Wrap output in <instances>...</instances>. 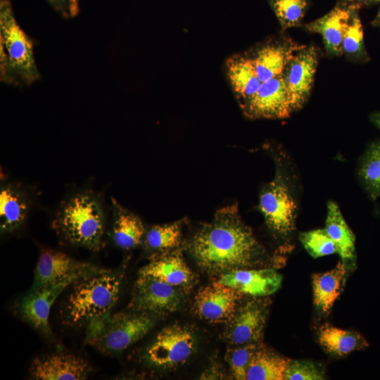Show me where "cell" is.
Returning a JSON list of instances; mask_svg holds the SVG:
<instances>
[{
	"label": "cell",
	"instance_id": "35",
	"mask_svg": "<svg viewBox=\"0 0 380 380\" xmlns=\"http://www.w3.org/2000/svg\"><path fill=\"white\" fill-rule=\"evenodd\" d=\"M344 5L359 9L362 6L369 5L380 2V0H346Z\"/></svg>",
	"mask_w": 380,
	"mask_h": 380
},
{
	"label": "cell",
	"instance_id": "26",
	"mask_svg": "<svg viewBox=\"0 0 380 380\" xmlns=\"http://www.w3.org/2000/svg\"><path fill=\"white\" fill-rule=\"evenodd\" d=\"M291 360L265 349H258L246 372V380H283Z\"/></svg>",
	"mask_w": 380,
	"mask_h": 380
},
{
	"label": "cell",
	"instance_id": "14",
	"mask_svg": "<svg viewBox=\"0 0 380 380\" xmlns=\"http://www.w3.org/2000/svg\"><path fill=\"white\" fill-rule=\"evenodd\" d=\"M96 270L89 264L78 262L65 253L53 250L42 251L35 270L32 289L55 284L77 274Z\"/></svg>",
	"mask_w": 380,
	"mask_h": 380
},
{
	"label": "cell",
	"instance_id": "37",
	"mask_svg": "<svg viewBox=\"0 0 380 380\" xmlns=\"http://www.w3.org/2000/svg\"><path fill=\"white\" fill-rule=\"evenodd\" d=\"M372 121L380 130V113H376L372 116Z\"/></svg>",
	"mask_w": 380,
	"mask_h": 380
},
{
	"label": "cell",
	"instance_id": "28",
	"mask_svg": "<svg viewBox=\"0 0 380 380\" xmlns=\"http://www.w3.org/2000/svg\"><path fill=\"white\" fill-rule=\"evenodd\" d=\"M182 227L179 222L152 226L145 234V242L150 248L168 251L181 242Z\"/></svg>",
	"mask_w": 380,
	"mask_h": 380
},
{
	"label": "cell",
	"instance_id": "7",
	"mask_svg": "<svg viewBox=\"0 0 380 380\" xmlns=\"http://www.w3.org/2000/svg\"><path fill=\"white\" fill-rule=\"evenodd\" d=\"M196 339L187 327L174 324L163 329L147 348V357L154 365L172 368L184 364L193 353Z\"/></svg>",
	"mask_w": 380,
	"mask_h": 380
},
{
	"label": "cell",
	"instance_id": "29",
	"mask_svg": "<svg viewBox=\"0 0 380 380\" xmlns=\"http://www.w3.org/2000/svg\"><path fill=\"white\" fill-rule=\"evenodd\" d=\"M282 30L300 25L308 6L307 0H268Z\"/></svg>",
	"mask_w": 380,
	"mask_h": 380
},
{
	"label": "cell",
	"instance_id": "33",
	"mask_svg": "<svg viewBox=\"0 0 380 380\" xmlns=\"http://www.w3.org/2000/svg\"><path fill=\"white\" fill-rule=\"evenodd\" d=\"M286 380H322L324 375L320 368L314 362L307 360L291 361L287 367Z\"/></svg>",
	"mask_w": 380,
	"mask_h": 380
},
{
	"label": "cell",
	"instance_id": "24",
	"mask_svg": "<svg viewBox=\"0 0 380 380\" xmlns=\"http://www.w3.org/2000/svg\"><path fill=\"white\" fill-rule=\"evenodd\" d=\"M324 229L335 243L338 253L343 262L355 258V235L343 218L338 205L333 201L327 204Z\"/></svg>",
	"mask_w": 380,
	"mask_h": 380
},
{
	"label": "cell",
	"instance_id": "32",
	"mask_svg": "<svg viewBox=\"0 0 380 380\" xmlns=\"http://www.w3.org/2000/svg\"><path fill=\"white\" fill-rule=\"evenodd\" d=\"M258 349L255 343L240 345L228 351L227 359L234 379L246 380V372L250 362Z\"/></svg>",
	"mask_w": 380,
	"mask_h": 380
},
{
	"label": "cell",
	"instance_id": "13",
	"mask_svg": "<svg viewBox=\"0 0 380 380\" xmlns=\"http://www.w3.org/2000/svg\"><path fill=\"white\" fill-rule=\"evenodd\" d=\"M267 309L261 300H252L236 310L226 331V338L240 346L258 341L262 334Z\"/></svg>",
	"mask_w": 380,
	"mask_h": 380
},
{
	"label": "cell",
	"instance_id": "1",
	"mask_svg": "<svg viewBox=\"0 0 380 380\" xmlns=\"http://www.w3.org/2000/svg\"><path fill=\"white\" fill-rule=\"evenodd\" d=\"M198 265L212 274L248 268L260 262L265 248L241 220L237 203L219 209L187 244Z\"/></svg>",
	"mask_w": 380,
	"mask_h": 380
},
{
	"label": "cell",
	"instance_id": "20",
	"mask_svg": "<svg viewBox=\"0 0 380 380\" xmlns=\"http://www.w3.org/2000/svg\"><path fill=\"white\" fill-rule=\"evenodd\" d=\"M225 68L229 82L239 105L249 100L261 85L249 56L236 54L228 58Z\"/></svg>",
	"mask_w": 380,
	"mask_h": 380
},
{
	"label": "cell",
	"instance_id": "27",
	"mask_svg": "<svg viewBox=\"0 0 380 380\" xmlns=\"http://www.w3.org/2000/svg\"><path fill=\"white\" fill-rule=\"evenodd\" d=\"M359 175L369 196H380V139L373 143L363 156Z\"/></svg>",
	"mask_w": 380,
	"mask_h": 380
},
{
	"label": "cell",
	"instance_id": "36",
	"mask_svg": "<svg viewBox=\"0 0 380 380\" xmlns=\"http://www.w3.org/2000/svg\"><path fill=\"white\" fill-rule=\"evenodd\" d=\"M80 0H68L70 17L76 16L79 13Z\"/></svg>",
	"mask_w": 380,
	"mask_h": 380
},
{
	"label": "cell",
	"instance_id": "2",
	"mask_svg": "<svg viewBox=\"0 0 380 380\" xmlns=\"http://www.w3.org/2000/svg\"><path fill=\"white\" fill-rule=\"evenodd\" d=\"M33 42L18 23L9 0L0 1V80L23 87L37 81Z\"/></svg>",
	"mask_w": 380,
	"mask_h": 380
},
{
	"label": "cell",
	"instance_id": "31",
	"mask_svg": "<svg viewBox=\"0 0 380 380\" xmlns=\"http://www.w3.org/2000/svg\"><path fill=\"white\" fill-rule=\"evenodd\" d=\"M300 240L314 258L338 253L337 247L325 229H315L300 234Z\"/></svg>",
	"mask_w": 380,
	"mask_h": 380
},
{
	"label": "cell",
	"instance_id": "15",
	"mask_svg": "<svg viewBox=\"0 0 380 380\" xmlns=\"http://www.w3.org/2000/svg\"><path fill=\"white\" fill-rule=\"evenodd\" d=\"M281 281V275L272 268L237 269L222 274L218 280L240 293L253 296L272 294L279 289Z\"/></svg>",
	"mask_w": 380,
	"mask_h": 380
},
{
	"label": "cell",
	"instance_id": "38",
	"mask_svg": "<svg viewBox=\"0 0 380 380\" xmlns=\"http://www.w3.org/2000/svg\"><path fill=\"white\" fill-rule=\"evenodd\" d=\"M373 26L379 27L380 26V9L378 11V13L376 16V18L374 19L373 22L372 23Z\"/></svg>",
	"mask_w": 380,
	"mask_h": 380
},
{
	"label": "cell",
	"instance_id": "4",
	"mask_svg": "<svg viewBox=\"0 0 380 380\" xmlns=\"http://www.w3.org/2000/svg\"><path fill=\"white\" fill-rule=\"evenodd\" d=\"M70 243L98 251L103 246L104 217L97 198L89 193L75 195L61 207L55 220Z\"/></svg>",
	"mask_w": 380,
	"mask_h": 380
},
{
	"label": "cell",
	"instance_id": "6",
	"mask_svg": "<svg viewBox=\"0 0 380 380\" xmlns=\"http://www.w3.org/2000/svg\"><path fill=\"white\" fill-rule=\"evenodd\" d=\"M281 173L277 168L274 179L262 188L258 208L273 232L287 235L294 227L296 205Z\"/></svg>",
	"mask_w": 380,
	"mask_h": 380
},
{
	"label": "cell",
	"instance_id": "23",
	"mask_svg": "<svg viewBox=\"0 0 380 380\" xmlns=\"http://www.w3.org/2000/svg\"><path fill=\"white\" fill-rule=\"evenodd\" d=\"M321 346L329 353L342 356L354 350L368 347L366 339L359 333L335 327L329 324L322 325L319 330Z\"/></svg>",
	"mask_w": 380,
	"mask_h": 380
},
{
	"label": "cell",
	"instance_id": "3",
	"mask_svg": "<svg viewBox=\"0 0 380 380\" xmlns=\"http://www.w3.org/2000/svg\"><path fill=\"white\" fill-rule=\"evenodd\" d=\"M120 286V277L109 270H96L80 277L65 303V322L76 325L103 317L116 303Z\"/></svg>",
	"mask_w": 380,
	"mask_h": 380
},
{
	"label": "cell",
	"instance_id": "25",
	"mask_svg": "<svg viewBox=\"0 0 380 380\" xmlns=\"http://www.w3.org/2000/svg\"><path fill=\"white\" fill-rule=\"evenodd\" d=\"M28 211L25 196L13 185L4 186L0 191L1 230L12 232L24 222Z\"/></svg>",
	"mask_w": 380,
	"mask_h": 380
},
{
	"label": "cell",
	"instance_id": "9",
	"mask_svg": "<svg viewBox=\"0 0 380 380\" xmlns=\"http://www.w3.org/2000/svg\"><path fill=\"white\" fill-rule=\"evenodd\" d=\"M317 66L314 46H303L286 65L281 75L293 110L300 108L310 95Z\"/></svg>",
	"mask_w": 380,
	"mask_h": 380
},
{
	"label": "cell",
	"instance_id": "12",
	"mask_svg": "<svg viewBox=\"0 0 380 380\" xmlns=\"http://www.w3.org/2000/svg\"><path fill=\"white\" fill-rule=\"evenodd\" d=\"M87 274L74 275L55 284L31 289L20 303V311L24 319L36 329L49 334V317L54 301L68 286Z\"/></svg>",
	"mask_w": 380,
	"mask_h": 380
},
{
	"label": "cell",
	"instance_id": "34",
	"mask_svg": "<svg viewBox=\"0 0 380 380\" xmlns=\"http://www.w3.org/2000/svg\"><path fill=\"white\" fill-rule=\"evenodd\" d=\"M52 8L61 16L70 17L68 0H46Z\"/></svg>",
	"mask_w": 380,
	"mask_h": 380
},
{
	"label": "cell",
	"instance_id": "22",
	"mask_svg": "<svg viewBox=\"0 0 380 380\" xmlns=\"http://www.w3.org/2000/svg\"><path fill=\"white\" fill-rule=\"evenodd\" d=\"M115 221L113 238L115 244L125 250H129L139 245L145 233L141 219L132 213L124 209L115 201Z\"/></svg>",
	"mask_w": 380,
	"mask_h": 380
},
{
	"label": "cell",
	"instance_id": "11",
	"mask_svg": "<svg viewBox=\"0 0 380 380\" xmlns=\"http://www.w3.org/2000/svg\"><path fill=\"white\" fill-rule=\"evenodd\" d=\"M240 293L219 281L200 289L195 296L194 311L211 322H229L236 310Z\"/></svg>",
	"mask_w": 380,
	"mask_h": 380
},
{
	"label": "cell",
	"instance_id": "8",
	"mask_svg": "<svg viewBox=\"0 0 380 380\" xmlns=\"http://www.w3.org/2000/svg\"><path fill=\"white\" fill-rule=\"evenodd\" d=\"M240 107L251 119L285 118L293 111L281 75L262 82L257 92Z\"/></svg>",
	"mask_w": 380,
	"mask_h": 380
},
{
	"label": "cell",
	"instance_id": "10",
	"mask_svg": "<svg viewBox=\"0 0 380 380\" xmlns=\"http://www.w3.org/2000/svg\"><path fill=\"white\" fill-rule=\"evenodd\" d=\"M176 287L160 279L140 275L129 307L133 311L150 315L171 312L180 303Z\"/></svg>",
	"mask_w": 380,
	"mask_h": 380
},
{
	"label": "cell",
	"instance_id": "30",
	"mask_svg": "<svg viewBox=\"0 0 380 380\" xmlns=\"http://www.w3.org/2000/svg\"><path fill=\"white\" fill-rule=\"evenodd\" d=\"M355 9L353 12L343 39V53L357 59H366L364 46L363 29L360 18Z\"/></svg>",
	"mask_w": 380,
	"mask_h": 380
},
{
	"label": "cell",
	"instance_id": "5",
	"mask_svg": "<svg viewBox=\"0 0 380 380\" xmlns=\"http://www.w3.org/2000/svg\"><path fill=\"white\" fill-rule=\"evenodd\" d=\"M146 312H119L90 343L103 353L122 351L144 337L152 328L154 319Z\"/></svg>",
	"mask_w": 380,
	"mask_h": 380
},
{
	"label": "cell",
	"instance_id": "19",
	"mask_svg": "<svg viewBox=\"0 0 380 380\" xmlns=\"http://www.w3.org/2000/svg\"><path fill=\"white\" fill-rule=\"evenodd\" d=\"M140 275L151 277L175 286H189L194 280L192 272L178 251L154 256L140 270Z\"/></svg>",
	"mask_w": 380,
	"mask_h": 380
},
{
	"label": "cell",
	"instance_id": "18",
	"mask_svg": "<svg viewBox=\"0 0 380 380\" xmlns=\"http://www.w3.org/2000/svg\"><path fill=\"white\" fill-rule=\"evenodd\" d=\"M343 5L335 7L320 18L308 24L306 28L319 34L328 53L339 56L343 53V39L354 10Z\"/></svg>",
	"mask_w": 380,
	"mask_h": 380
},
{
	"label": "cell",
	"instance_id": "16",
	"mask_svg": "<svg viewBox=\"0 0 380 380\" xmlns=\"http://www.w3.org/2000/svg\"><path fill=\"white\" fill-rule=\"evenodd\" d=\"M91 369L80 357L58 353L35 359L30 372L37 380H80L87 379Z\"/></svg>",
	"mask_w": 380,
	"mask_h": 380
},
{
	"label": "cell",
	"instance_id": "17",
	"mask_svg": "<svg viewBox=\"0 0 380 380\" xmlns=\"http://www.w3.org/2000/svg\"><path fill=\"white\" fill-rule=\"evenodd\" d=\"M303 46L290 40L269 42L249 56L261 82L281 75L291 58Z\"/></svg>",
	"mask_w": 380,
	"mask_h": 380
},
{
	"label": "cell",
	"instance_id": "21",
	"mask_svg": "<svg viewBox=\"0 0 380 380\" xmlns=\"http://www.w3.org/2000/svg\"><path fill=\"white\" fill-rule=\"evenodd\" d=\"M346 272L343 262H339L332 270L312 275L313 300L323 312H328L338 297Z\"/></svg>",
	"mask_w": 380,
	"mask_h": 380
}]
</instances>
